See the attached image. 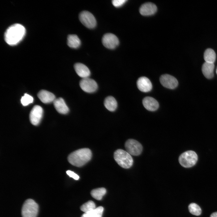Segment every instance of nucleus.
I'll use <instances>...</instances> for the list:
<instances>
[{
  "instance_id": "nucleus-20",
  "label": "nucleus",
  "mask_w": 217,
  "mask_h": 217,
  "mask_svg": "<svg viewBox=\"0 0 217 217\" xmlns=\"http://www.w3.org/2000/svg\"><path fill=\"white\" fill-rule=\"evenodd\" d=\"M81 41L78 36L75 34L69 35L67 38V44L70 47L76 49L78 48Z\"/></svg>"
},
{
  "instance_id": "nucleus-3",
  "label": "nucleus",
  "mask_w": 217,
  "mask_h": 217,
  "mask_svg": "<svg viewBox=\"0 0 217 217\" xmlns=\"http://www.w3.org/2000/svg\"><path fill=\"white\" fill-rule=\"evenodd\" d=\"M114 157L116 162L121 167L127 169L133 165V160L131 155L123 149L116 150L114 154Z\"/></svg>"
},
{
  "instance_id": "nucleus-10",
  "label": "nucleus",
  "mask_w": 217,
  "mask_h": 217,
  "mask_svg": "<svg viewBox=\"0 0 217 217\" xmlns=\"http://www.w3.org/2000/svg\"><path fill=\"white\" fill-rule=\"evenodd\" d=\"M43 110L40 106L35 105L33 106L30 114V120L31 123L37 125L39 123L42 116Z\"/></svg>"
},
{
  "instance_id": "nucleus-1",
  "label": "nucleus",
  "mask_w": 217,
  "mask_h": 217,
  "mask_svg": "<svg viewBox=\"0 0 217 217\" xmlns=\"http://www.w3.org/2000/svg\"><path fill=\"white\" fill-rule=\"evenodd\" d=\"M25 33V28L22 25L19 24H14L6 30L4 35L5 41L10 45H15L22 40Z\"/></svg>"
},
{
  "instance_id": "nucleus-14",
  "label": "nucleus",
  "mask_w": 217,
  "mask_h": 217,
  "mask_svg": "<svg viewBox=\"0 0 217 217\" xmlns=\"http://www.w3.org/2000/svg\"><path fill=\"white\" fill-rule=\"evenodd\" d=\"M53 104L55 109L59 113L66 114L69 111L64 100L61 97L56 99L53 101Z\"/></svg>"
},
{
  "instance_id": "nucleus-11",
  "label": "nucleus",
  "mask_w": 217,
  "mask_h": 217,
  "mask_svg": "<svg viewBox=\"0 0 217 217\" xmlns=\"http://www.w3.org/2000/svg\"><path fill=\"white\" fill-rule=\"evenodd\" d=\"M160 81L163 86L170 89L175 88L178 84L176 79L168 74H164L161 76L160 78Z\"/></svg>"
},
{
  "instance_id": "nucleus-4",
  "label": "nucleus",
  "mask_w": 217,
  "mask_h": 217,
  "mask_svg": "<svg viewBox=\"0 0 217 217\" xmlns=\"http://www.w3.org/2000/svg\"><path fill=\"white\" fill-rule=\"evenodd\" d=\"M38 210V204L32 199H27L24 202L22 207V217H36Z\"/></svg>"
},
{
  "instance_id": "nucleus-15",
  "label": "nucleus",
  "mask_w": 217,
  "mask_h": 217,
  "mask_svg": "<svg viewBox=\"0 0 217 217\" xmlns=\"http://www.w3.org/2000/svg\"><path fill=\"white\" fill-rule=\"evenodd\" d=\"M142 102L144 107L149 111H155L159 107V104L157 101L151 97H145L143 99Z\"/></svg>"
},
{
  "instance_id": "nucleus-17",
  "label": "nucleus",
  "mask_w": 217,
  "mask_h": 217,
  "mask_svg": "<svg viewBox=\"0 0 217 217\" xmlns=\"http://www.w3.org/2000/svg\"><path fill=\"white\" fill-rule=\"evenodd\" d=\"M37 96L41 101L44 103H50L56 99L53 94L45 90H40L37 94Z\"/></svg>"
},
{
  "instance_id": "nucleus-26",
  "label": "nucleus",
  "mask_w": 217,
  "mask_h": 217,
  "mask_svg": "<svg viewBox=\"0 0 217 217\" xmlns=\"http://www.w3.org/2000/svg\"><path fill=\"white\" fill-rule=\"evenodd\" d=\"M33 100V98L32 96L27 93H25L21 97V102L23 105L26 106L32 103Z\"/></svg>"
},
{
  "instance_id": "nucleus-21",
  "label": "nucleus",
  "mask_w": 217,
  "mask_h": 217,
  "mask_svg": "<svg viewBox=\"0 0 217 217\" xmlns=\"http://www.w3.org/2000/svg\"><path fill=\"white\" fill-rule=\"evenodd\" d=\"M216 57L215 52L211 49H207L204 52L203 57L206 62L214 63Z\"/></svg>"
},
{
  "instance_id": "nucleus-2",
  "label": "nucleus",
  "mask_w": 217,
  "mask_h": 217,
  "mask_svg": "<svg viewBox=\"0 0 217 217\" xmlns=\"http://www.w3.org/2000/svg\"><path fill=\"white\" fill-rule=\"evenodd\" d=\"M92 153L91 150L83 148L73 152L68 156L69 162L72 165L77 167L84 165L91 159Z\"/></svg>"
},
{
  "instance_id": "nucleus-25",
  "label": "nucleus",
  "mask_w": 217,
  "mask_h": 217,
  "mask_svg": "<svg viewBox=\"0 0 217 217\" xmlns=\"http://www.w3.org/2000/svg\"><path fill=\"white\" fill-rule=\"evenodd\" d=\"M188 209L190 212L193 215L198 216L201 214V209L196 203H192L190 204L188 206Z\"/></svg>"
},
{
  "instance_id": "nucleus-7",
  "label": "nucleus",
  "mask_w": 217,
  "mask_h": 217,
  "mask_svg": "<svg viewBox=\"0 0 217 217\" xmlns=\"http://www.w3.org/2000/svg\"><path fill=\"white\" fill-rule=\"evenodd\" d=\"M79 19L81 22L86 27L92 29L96 25V20L93 14L87 11H83L79 15Z\"/></svg>"
},
{
  "instance_id": "nucleus-29",
  "label": "nucleus",
  "mask_w": 217,
  "mask_h": 217,
  "mask_svg": "<svg viewBox=\"0 0 217 217\" xmlns=\"http://www.w3.org/2000/svg\"><path fill=\"white\" fill-rule=\"evenodd\" d=\"M210 217H217V212H215L212 213Z\"/></svg>"
},
{
  "instance_id": "nucleus-8",
  "label": "nucleus",
  "mask_w": 217,
  "mask_h": 217,
  "mask_svg": "<svg viewBox=\"0 0 217 217\" xmlns=\"http://www.w3.org/2000/svg\"><path fill=\"white\" fill-rule=\"evenodd\" d=\"M79 85L83 91L89 93L95 92L98 87L96 81L89 77L82 78L80 82Z\"/></svg>"
},
{
  "instance_id": "nucleus-12",
  "label": "nucleus",
  "mask_w": 217,
  "mask_h": 217,
  "mask_svg": "<svg viewBox=\"0 0 217 217\" xmlns=\"http://www.w3.org/2000/svg\"><path fill=\"white\" fill-rule=\"evenodd\" d=\"M137 87L140 91L143 92L150 91L152 89V84L149 80L145 77H140L137 82Z\"/></svg>"
},
{
  "instance_id": "nucleus-28",
  "label": "nucleus",
  "mask_w": 217,
  "mask_h": 217,
  "mask_svg": "<svg viewBox=\"0 0 217 217\" xmlns=\"http://www.w3.org/2000/svg\"><path fill=\"white\" fill-rule=\"evenodd\" d=\"M66 173L69 177H71L76 180H78L79 178V176L73 171L70 170H68L66 171Z\"/></svg>"
},
{
  "instance_id": "nucleus-5",
  "label": "nucleus",
  "mask_w": 217,
  "mask_h": 217,
  "mask_svg": "<svg viewBox=\"0 0 217 217\" xmlns=\"http://www.w3.org/2000/svg\"><path fill=\"white\" fill-rule=\"evenodd\" d=\"M198 156L196 153L192 150L186 151L179 156L178 160L180 165L184 167L190 168L196 163Z\"/></svg>"
},
{
  "instance_id": "nucleus-13",
  "label": "nucleus",
  "mask_w": 217,
  "mask_h": 217,
  "mask_svg": "<svg viewBox=\"0 0 217 217\" xmlns=\"http://www.w3.org/2000/svg\"><path fill=\"white\" fill-rule=\"evenodd\" d=\"M157 10L155 5L151 2L145 3L140 7L139 11L140 14L144 16L151 15L154 14Z\"/></svg>"
},
{
  "instance_id": "nucleus-6",
  "label": "nucleus",
  "mask_w": 217,
  "mask_h": 217,
  "mask_svg": "<svg viewBox=\"0 0 217 217\" xmlns=\"http://www.w3.org/2000/svg\"><path fill=\"white\" fill-rule=\"evenodd\" d=\"M125 147L127 153L134 156L140 154L143 150V147L141 143L133 139H129L126 141Z\"/></svg>"
},
{
  "instance_id": "nucleus-16",
  "label": "nucleus",
  "mask_w": 217,
  "mask_h": 217,
  "mask_svg": "<svg viewBox=\"0 0 217 217\" xmlns=\"http://www.w3.org/2000/svg\"><path fill=\"white\" fill-rule=\"evenodd\" d=\"M75 70L77 75L82 78L88 77L90 75V72L85 65L80 63L75 64L74 66Z\"/></svg>"
},
{
  "instance_id": "nucleus-23",
  "label": "nucleus",
  "mask_w": 217,
  "mask_h": 217,
  "mask_svg": "<svg viewBox=\"0 0 217 217\" xmlns=\"http://www.w3.org/2000/svg\"><path fill=\"white\" fill-rule=\"evenodd\" d=\"M106 192V190L104 188L101 187L93 190L90 193L93 198L97 200H100Z\"/></svg>"
},
{
  "instance_id": "nucleus-30",
  "label": "nucleus",
  "mask_w": 217,
  "mask_h": 217,
  "mask_svg": "<svg viewBox=\"0 0 217 217\" xmlns=\"http://www.w3.org/2000/svg\"><path fill=\"white\" fill-rule=\"evenodd\" d=\"M216 74H217V68H216Z\"/></svg>"
},
{
  "instance_id": "nucleus-24",
  "label": "nucleus",
  "mask_w": 217,
  "mask_h": 217,
  "mask_svg": "<svg viewBox=\"0 0 217 217\" xmlns=\"http://www.w3.org/2000/svg\"><path fill=\"white\" fill-rule=\"evenodd\" d=\"M96 208L95 203L92 201L89 200L80 206V209L85 213L93 210Z\"/></svg>"
},
{
  "instance_id": "nucleus-27",
  "label": "nucleus",
  "mask_w": 217,
  "mask_h": 217,
  "mask_svg": "<svg viewBox=\"0 0 217 217\" xmlns=\"http://www.w3.org/2000/svg\"><path fill=\"white\" fill-rule=\"evenodd\" d=\"M127 1V0H113L112 3L115 7H119L123 5Z\"/></svg>"
},
{
  "instance_id": "nucleus-19",
  "label": "nucleus",
  "mask_w": 217,
  "mask_h": 217,
  "mask_svg": "<svg viewBox=\"0 0 217 217\" xmlns=\"http://www.w3.org/2000/svg\"><path fill=\"white\" fill-rule=\"evenodd\" d=\"M104 105L108 110L113 112L116 110L117 106V102L113 96H109L106 97L104 100Z\"/></svg>"
},
{
  "instance_id": "nucleus-18",
  "label": "nucleus",
  "mask_w": 217,
  "mask_h": 217,
  "mask_svg": "<svg viewBox=\"0 0 217 217\" xmlns=\"http://www.w3.org/2000/svg\"><path fill=\"white\" fill-rule=\"evenodd\" d=\"M214 65L213 63L205 62L202 68V73L204 76L208 79L212 78L214 75Z\"/></svg>"
},
{
  "instance_id": "nucleus-22",
  "label": "nucleus",
  "mask_w": 217,
  "mask_h": 217,
  "mask_svg": "<svg viewBox=\"0 0 217 217\" xmlns=\"http://www.w3.org/2000/svg\"><path fill=\"white\" fill-rule=\"evenodd\" d=\"M103 208L100 206L91 211L84 213L81 217H102Z\"/></svg>"
},
{
  "instance_id": "nucleus-9",
  "label": "nucleus",
  "mask_w": 217,
  "mask_h": 217,
  "mask_svg": "<svg viewBox=\"0 0 217 217\" xmlns=\"http://www.w3.org/2000/svg\"><path fill=\"white\" fill-rule=\"evenodd\" d=\"M102 42L106 48L113 49L118 46L119 41L117 37L114 34L112 33H107L103 36Z\"/></svg>"
}]
</instances>
